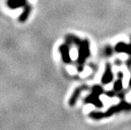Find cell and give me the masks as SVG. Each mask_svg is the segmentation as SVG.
Segmentation results:
<instances>
[{
  "mask_svg": "<svg viewBox=\"0 0 131 130\" xmlns=\"http://www.w3.org/2000/svg\"><path fill=\"white\" fill-rule=\"evenodd\" d=\"M93 93H95V94H96V95L100 96V95H101V94L102 93V89L101 87H99V86L94 87V89H93Z\"/></svg>",
  "mask_w": 131,
  "mask_h": 130,
  "instance_id": "cell-9",
  "label": "cell"
},
{
  "mask_svg": "<svg viewBox=\"0 0 131 130\" xmlns=\"http://www.w3.org/2000/svg\"><path fill=\"white\" fill-rule=\"evenodd\" d=\"M31 9H32V7L31 5L29 4L28 3L24 6V9H23V12L21 13V15L19 16V21L21 22V23H24L27 20V19L30 16V14L31 12Z\"/></svg>",
  "mask_w": 131,
  "mask_h": 130,
  "instance_id": "cell-3",
  "label": "cell"
},
{
  "mask_svg": "<svg viewBox=\"0 0 131 130\" xmlns=\"http://www.w3.org/2000/svg\"><path fill=\"white\" fill-rule=\"evenodd\" d=\"M59 51L61 52V56H62L63 61L66 63H69L71 62L70 56H69V50L67 45H61L59 48Z\"/></svg>",
  "mask_w": 131,
  "mask_h": 130,
  "instance_id": "cell-4",
  "label": "cell"
},
{
  "mask_svg": "<svg viewBox=\"0 0 131 130\" xmlns=\"http://www.w3.org/2000/svg\"><path fill=\"white\" fill-rule=\"evenodd\" d=\"M122 89V77L119 78L114 84V90L116 91H119Z\"/></svg>",
  "mask_w": 131,
  "mask_h": 130,
  "instance_id": "cell-8",
  "label": "cell"
},
{
  "mask_svg": "<svg viewBox=\"0 0 131 130\" xmlns=\"http://www.w3.org/2000/svg\"><path fill=\"white\" fill-rule=\"evenodd\" d=\"M112 79H113L112 72H111V69H110V66L107 65V69H106L104 75L102 77V83L103 84H108L109 82L112 81Z\"/></svg>",
  "mask_w": 131,
  "mask_h": 130,
  "instance_id": "cell-6",
  "label": "cell"
},
{
  "mask_svg": "<svg viewBox=\"0 0 131 130\" xmlns=\"http://www.w3.org/2000/svg\"><path fill=\"white\" fill-rule=\"evenodd\" d=\"M81 90H82V88H78V89H76L74 90L73 95H72L70 99H69V105H70V106H74V105L75 104V102H76L78 97L80 96V93L81 92Z\"/></svg>",
  "mask_w": 131,
  "mask_h": 130,
  "instance_id": "cell-7",
  "label": "cell"
},
{
  "mask_svg": "<svg viewBox=\"0 0 131 130\" xmlns=\"http://www.w3.org/2000/svg\"><path fill=\"white\" fill-rule=\"evenodd\" d=\"M89 45L87 41H83L81 45L80 46V51H79V57H78V62L79 63H83L85 57L89 56Z\"/></svg>",
  "mask_w": 131,
  "mask_h": 130,
  "instance_id": "cell-1",
  "label": "cell"
},
{
  "mask_svg": "<svg viewBox=\"0 0 131 130\" xmlns=\"http://www.w3.org/2000/svg\"><path fill=\"white\" fill-rule=\"evenodd\" d=\"M129 85L131 86V79H130V81H129Z\"/></svg>",
  "mask_w": 131,
  "mask_h": 130,
  "instance_id": "cell-10",
  "label": "cell"
},
{
  "mask_svg": "<svg viewBox=\"0 0 131 130\" xmlns=\"http://www.w3.org/2000/svg\"><path fill=\"white\" fill-rule=\"evenodd\" d=\"M27 4L26 0H7L8 7L11 9H16L19 8H24Z\"/></svg>",
  "mask_w": 131,
  "mask_h": 130,
  "instance_id": "cell-2",
  "label": "cell"
},
{
  "mask_svg": "<svg viewBox=\"0 0 131 130\" xmlns=\"http://www.w3.org/2000/svg\"><path fill=\"white\" fill-rule=\"evenodd\" d=\"M98 96H99L98 95H96V94L92 92L91 95H90L85 99V102H87V103H92L95 105V106L101 107L102 106V102L100 101Z\"/></svg>",
  "mask_w": 131,
  "mask_h": 130,
  "instance_id": "cell-5",
  "label": "cell"
}]
</instances>
